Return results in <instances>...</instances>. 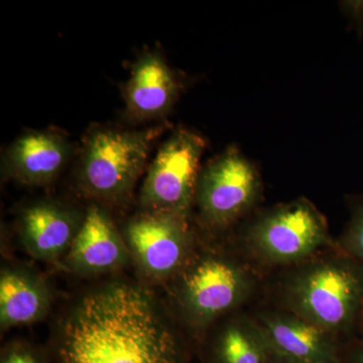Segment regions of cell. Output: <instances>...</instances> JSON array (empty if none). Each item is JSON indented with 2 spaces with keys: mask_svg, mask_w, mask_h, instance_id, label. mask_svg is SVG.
Returning a JSON list of instances; mask_svg holds the SVG:
<instances>
[{
  "mask_svg": "<svg viewBox=\"0 0 363 363\" xmlns=\"http://www.w3.org/2000/svg\"><path fill=\"white\" fill-rule=\"evenodd\" d=\"M59 363H184L166 308L143 284L112 279L79 296L52 337Z\"/></svg>",
  "mask_w": 363,
  "mask_h": 363,
  "instance_id": "6da1fadb",
  "label": "cell"
},
{
  "mask_svg": "<svg viewBox=\"0 0 363 363\" xmlns=\"http://www.w3.org/2000/svg\"><path fill=\"white\" fill-rule=\"evenodd\" d=\"M277 295L281 309L336 337L350 336L363 307V264L334 245L286 267Z\"/></svg>",
  "mask_w": 363,
  "mask_h": 363,
  "instance_id": "7a4b0ae2",
  "label": "cell"
},
{
  "mask_svg": "<svg viewBox=\"0 0 363 363\" xmlns=\"http://www.w3.org/2000/svg\"><path fill=\"white\" fill-rule=\"evenodd\" d=\"M171 281L174 311L196 337L238 312L259 285L257 272L245 257L214 247H197Z\"/></svg>",
  "mask_w": 363,
  "mask_h": 363,
  "instance_id": "3957f363",
  "label": "cell"
},
{
  "mask_svg": "<svg viewBox=\"0 0 363 363\" xmlns=\"http://www.w3.org/2000/svg\"><path fill=\"white\" fill-rule=\"evenodd\" d=\"M240 241L247 262L284 269L335 245L324 215L306 198L255 211Z\"/></svg>",
  "mask_w": 363,
  "mask_h": 363,
  "instance_id": "277c9868",
  "label": "cell"
},
{
  "mask_svg": "<svg viewBox=\"0 0 363 363\" xmlns=\"http://www.w3.org/2000/svg\"><path fill=\"white\" fill-rule=\"evenodd\" d=\"M162 131V128H154L90 133L79 169L82 192L107 204L125 202L147 168L152 143Z\"/></svg>",
  "mask_w": 363,
  "mask_h": 363,
  "instance_id": "5b68a950",
  "label": "cell"
},
{
  "mask_svg": "<svg viewBox=\"0 0 363 363\" xmlns=\"http://www.w3.org/2000/svg\"><path fill=\"white\" fill-rule=\"evenodd\" d=\"M264 186L255 164L235 145L205 164L196 187L198 221L211 233H222L255 211Z\"/></svg>",
  "mask_w": 363,
  "mask_h": 363,
  "instance_id": "8992f818",
  "label": "cell"
},
{
  "mask_svg": "<svg viewBox=\"0 0 363 363\" xmlns=\"http://www.w3.org/2000/svg\"><path fill=\"white\" fill-rule=\"evenodd\" d=\"M206 142L199 133L177 128L157 152L143 179L138 203L142 211L190 217Z\"/></svg>",
  "mask_w": 363,
  "mask_h": 363,
  "instance_id": "52a82bcc",
  "label": "cell"
},
{
  "mask_svg": "<svg viewBox=\"0 0 363 363\" xmlns=\"http://www.w3.org/2000/svg\"><path fill=\"white\" fill-rule=\"evenodd\" d=\"M131 260L152 281H172L198 247L190 217L168 212L142 211L123 233Z\"/></svg>",
  "mask_w": 363,
  "mask_h": 363,
  "instance_id": "ba28073f",
  "label": "cell"
},
{
  "mask_svg": "<svg viewBox=\"0 0 363 363\" xmlns=\"http://www.w3.org/2000/svg\"><path fill=\"white\" fill-rule=\"evenodd\" d=\"M250 315L274 354L307 363H344L340 338L304 318L278 306L260 308Z\"/></svg>",
  "mask_w": 363,
  "mask_h": 363,
  "instance_id": "9c48e42d",
  "label": "cell"
},
{
  "mask_svg": "<svg viewBox=\"0 0 363 363\" xmlns=\"http://www.w3.org/2000/svg\"><path fill=\"white\" fill-rule=\"evenodd\" d=\"M131 260L123 233L104 208L92 205L63 262L78 276L97 277L123 269Z\"/></svg>",
  "mask_w": 363,
  "mask_h": 363,
  "instance_id": "30bf717a",
  "label": "cell"
},
{
  "mask_svg": "<svg viewBox=\"0 0 363 363\" xmlns=\"http://www.w3.org/2000/svg\"><path fill=\"white\" fill-rule=\"evenodd\" d=\"M83 218L61 203L50 200L33 203L18 215V238L33 259L63 267Z\"/></svg>",
  "mask_w": 363,
  "mask_h": 363,
  "instance_id": "8fae6325",
  "label": "cell"
},
{
  "mask_svg": "<svg viewBox=\"0 0 363 363\" xmlns=\"http://www.w3.org/2000/svg\"><path fill=\"white\" fill-rule=\"evenodd\" d=\"M70 145L54 131H30L14 140L4 157V171L21 185L45 186L65 166Z\"/></svg>",
  "mask_w": 363,
  "mask_h": 363,
  "instance_id": "7c38bea8",
  "label": "cell"
},
{
  "mask_svg": "<svg viewBox=\"0 0 363 363\" xmlns=\"http://www.w3.org/2000/svg\"><path fill=\"white\" fill-rule=\"evenodd\" d=\"M180 83L157 52L143 55L133 68L124 90L126 111L133 121L164 116L175 104Z\"/></svg>",
  "mask_w": 363,
  "mask_h": 363,
  "instance_id": "4fadbf2b",
  "label": "cell"
},
{
  "mask_svg": "<svg viewBox=\"0 0 363 363\" xmlns=\"http://www.w3.org/2000/svg\"><path fill=\"white\" fill-rule=\"evenodd\" d=\"M51 289L38 272L6 266L0 274V326L2 330L37 323L49 314Z\"/></svg>",
  "mask_w": 363,
  "mask_h": 363,
  "instance_id": "5bb4252c",
  "label": "cell"
},
{
  "mask_svg": "<svg viewBox=\"0 0 363 363\" xmlns=\"http://www.w3.org/2000/svg\"><path fill=\"white\" fill-rule=\"evenodd\" d=\"M213 327L205 350L208 363H269L271 350L252 315L234 312Z\"/></svg>",
  "mask_w": 363,
  "mask_h": 363,
  "instance_id": "9a60e30c",
  "label": "cell"
},
{
  "mask_svg": "<svg viewBox=\"0 0 363 363\" xmlns=\"http://www.w3.org/2000/svg\"><path fill=\"white\" fill-rule=\"evenodd\" d=\"M350 215L335 247L363 264V195L348 198Z\"/></svg>",
  "mask_w": 363,
  "mask_h": 363,
  "instance_id": "2e32d148",
  "label": "cell"
},
{
  "mask_svg": "<svg viewBox=\"0 0 363 363\" xmlns=\"http://www.w3.org/2000/svg\"><path fill=\"white\" fill-rule=\"evenodd\" d=\"M0 363H48L43 355L25 344L16 343L2 351Z\"/></svg>",
  "mask_w": 363,
  "mask_h": 363,
  "instance_id": "e0dca14e",
  "label": "cell"
},
{
  "mask_svg": "<svg viewBox=\"0 0 363 363\" xmlns=\"http://www.w3.org/2000/svg\"><path fill=\"white\" fill-rule=\"evenodd\" d=\"M345 7L351 21L357 26V30L362 33L363 30V1L345 2Z\"/></svg>",
  "mask_w": 363,
  "mask_h": 363,
  "instance_id": "ac0fdd59",
  "label": "cell"
},
{
  "mask_svg": "<svg viewBox=\"0 0 363 363\" xmlns=\"http://www.w3.org/2000/svg\"><path fill=\"white\" fill-rule=\"evenodd\" d=\"M344 363H363V342L351 344L344 353Z\"/></svg>",
  "mask_w": 363,
  "mask_h": 363,
  "instance_id": "d6986e66",
  "label": "cell"
},
{
  "mask_svg": "<svg viewBox=\"0 0 363 363\" xmlns=\"http://www.w3.org/2000/svg\"><path fill=\"white\" fill-rule=\"evenodd\" d=\"M269 363H307V362H298V360L290 359V358L279 357V355L274 354V353L271 352V357H269Z\"/></svg>",
  "mask_w": 363,
  "mask_h": 363,
  "instance_id": "ffe728a7",
  "label": "cell"
},
{
  "mask_svg": "<svg viewBox=\"0 0 363 363\" xmlns=\"http://www.w3.org/2000/svg\"><path fill=\"white\" fill-rule=\"evenodd\" d=\"M357 331H358V333L360 334V337H362V340L360 341L363 342V307L362 312H360L359 319H358Z\"/></svg>",
  "mask_w": 363,
  "mask_h": 363,
  "instance_id": "44dd1931",
  "label": "cell"
}]
</instances>
